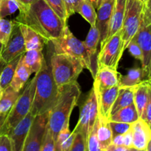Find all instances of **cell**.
I'll use <instances>...</instances> for the list:
<instances>
[{
  "label": "cell",
  "instance_id": "1",
  "mask_svg": "<svg viewBox=\"0 0 151 151\" xmlns=\"http://www.w3.org/2000/svg\"><path fill=\"white\" fill-rule=\"evenodd\" d=\"M19 11L15 20L32 28L47 41L59 38L67 26L44 0H36L27 5L20 3Z\"/></svg>",
  "mask_w": 151,
  "mask_h": 151
},
{
  "label": "cell",
  "instance_id": "2",
  "mask_svg": "<svg viewBox=\"0 0 151 151\" xmlns=\"http://www.w3.org/2000/svg\"><path fill=\"white\" fill-rule=\"evenodd\" d=\"M47 54L41 68L36 73V91L31 113L34 115L50 111L56 105L59 96V90L52 72L50 57L53 46L51 41L46 44Z\"/></svg>",
  "mask_w": 151,
  "mask_h": 151
},
{
  "label": "cell",
  "instance_id": "3",
  "mask_svg": "<svg viewBox=\"0 0 151 151\" xmlns=\"http://www.w3.org/2000/svg\"><path fill=\"white\" fill-rule=\"evenodd\" d=\"M56 105L50 111L48 125L53 132L55 141L61 130L70 125V117L81 95V88L76 82L60 88Z\"/></svg>",
  "mask_w": 151,
  "mask_h": 151
},
{
  "label": "cell",
  "instance_id": "4",
  "mask_svg": "<svg viewBox=\"0 0 151 151\" xmlns=\"http://www.w3.org/2000/svg\"><path fill=\"white\" fill-rule=\"evenodd\" d=\"M53 78L59 88L64 86L76 82L80 73L85 68L80 59L65 53L53 51L50 57Z\"/></svg>",
  "mask_w": 151,
  "mask_h": 151
},
{
  "label": "cell",
  "instance_id": "5",
  "mask_svg": "<svg viewBox=\"0 0 151 151\" xmlns=\"http://www.w3.org/2000/svg\"><path fill=\"white\" fill-rule=\"evenodd\" d=\"M53 50L56 53H65L80 59L84 63L86 69H88L94 78L96 71L92 64L90 55L86 49L84 41H80L72 33L68 25L59 38L52 40Z\"/></svg>",
  "mask_w": 151,
  "mask_h": 151
},
{
  "label": "cell",
  "instance_id": "6",
  "mask_svg": "<svg viewBox=\"0 0 151 151\" xmlns=\"http://www.w3.org/2000/svg\"><path fill=\"white\" fill-rule=\"evenodd\" d=\"M36 91V75L32 80L26 83L22 93H21L10 111L4 124L1 134H7L22 119L31 111Z\"/></svg>",
  "mask_w": 151,
  "mask_h": 151
},
{
  "label": "cell",
  "instance_id": "7",
  "mask_svg": "<svg viewBox=\"0 0 151 151\" xmlns=\"http://www.w3.org/2000/svg\"><path fill=\"white\" fill-rule=\"evenodd\" d=\"M144 5V4L140 0H127L125 13L121 29L125 50L130 41L142 27Z\"/></svg>",
  "mask_w": 151,
  "mask_h": 151
},
{
  "label": "cell",
  "instance_id": "8",
  "mask_svg": "<svg viewBox=\"0 0 151 151\" xmlns=\"http://www.w3.org/2000/svg\"><path fill=\"white\" fill-rule=\"evenodd\" d=\"M100 48L96 60L97 68L107 66L114 69H118L119 60L125 50L121 30L118 31L107 39Z\"/></svg>",
  "mask_w": 151,
  "mask_h": 151
},
{
  "label": "cell",
  "instance_id": "9",
  "mask_svg": "<svg viewBox=\"0 0 151 151\" xmlns=\"http://www.w3.org/2000/svg\"><path fill=\"white\" fill-rule=\"evenodd\" d=\"M99 116L97 97L94 88H92L87 98L80 109L79 119L74 128L73 131L81 133L87 142L89 134L90 133Z\"/></svg>",
  "mask_w": 151,
  "mask_h": 151
},
{
  "label": "cell",
  "instance_id": "10",
  "mask_svg": "<svg viewBox=\"0 0 151 151\" xmlns=\"http://www.w3.org/2000/svg\"><path fill=\"white\" fill-rule=\"evenodd\" d=\"M50 111L35 116L22 151H40L43 137L48 125Z\"/></svg>",
  "mask_w": 151,
  "mask_h": 151
},
{
  "label": "cell",
  "instance_id": "11",
  "mask_svg": "<svg viewBox=\"0 0 151 151\" xmlns=\"http://www.w3.org/2000/svg\"><path fill=\"white\" fill-rule=\"evenodd\" d=\"M26 52L25 40L20 29V25L16 20L13 21V30L8 41L3 45L1 50V63L3 65Z\"/></svg>",
  "mask_w": 151,
  "mask_h": 151
},
{
  "label": "cell",
  "instance_id": "12",
  "mask_svg": "<svg viewBox=\"0 0 151 151\" xmlns=\"http://www.w3.org/2000/svg\"><path fill=\"white\" fill-rule=\"evenodd\" d=\"M93 87L97 97L99 115L108 119L110 116L111 109L118 95L120 86L107 88H98L95 85H93Z\"/></svg>",
  "mask_w": 151,
  "mask_h": 151
},
{
  "label": "cell",
  "instance_id": "13",
  "mask_svg": "<svg viewBox=\"0 0 151 151\" xmlns=\"http://www.w3.org/2000/svg\"><path fill=\"white\" fill-rule=\"evenodd\" d=\"M115 1V0H103L101 5L97 9L96 24L100 34V47L105 44L107 36Z\"/></svg>",
  "mask_w": 151,
  "mask_h": 151
},
{
  "label": "cell",
  "instance_id": "14",
  "mask_svg": "<svg viewBox=\"0 0 151 151\" xmlns=\"http://www.w3.org/2000/svg\"><path fill=\"white\" fill-rule=\"evenodd\" d=\"M34 117L35 116L30 111L28 115L7 134L11 139L13 151H22L23 150L27 136Z\"/></svg>",
  "mask_w": 151,
  "mask_h": 151
},
{
  "label": "cell",
  "instance_id": "15",
  "mask_svg": "<svg viewBox=\"0 0 151 151\" xmlns=\"http://www.w3.org/2000/svg\"><path fill=\"white\" fill-rule=\"evenodd\" d=\"M133 39H134L140 46L143 52L142 69L143 70L144 76L147 77L148 67L151 60V24L141 27Z\"/></svg>",
  "mask_w": 151,
  "mask_h": 151
},
{
  "label": "cell",
  "instance_id": "16",
  "mask_svg": "<svg viewBox=\"0 0 151 151\" xmlns=\"http://www.w3.org/2000/svg\"><path fill=\"white\" fill-rule=\"evenodd\" d=\"M131 131L133 133V147L136 150H146L148 142L151 139L150 125L139 118L131 124Z\"/></svg>",
  "mask_w": 151,
  "mask_h": 151
},
{
  "label": "cell",
  "instance_id": "17",
  "mask_svg": "<svg viewBox=\"0 0 151 151\" xmlns=\"http://www.w3.org/2000/svg\"><path fill=\"white\" fill-rule=\"evenodd\" d=\"M121 75L117 69L107 66H102L96 69L93 85L100 88H107L115 86H120Z\"/></svg>",
  "mask_w": 151,
  "mask_h": 151
},
{
  "label": "cell",
  "instance_id": "18",
  "mask_svg": "<svg viewBox=\"0 0 151 151\" xmlns=\"http://www.w3.org/2000/svg\"><path fill=\"white\" fill-rule=\"evenodd\" d=\"M19 25L25 40L26 51L30 50H38L42 51L44 45H46L48 41H47L45 38H43L41 35L30 27L21 23H19Z\"/></svg>",
  "mask_w": 151,
  "mask_h": 151
},
{
  "label": "cell",
  "instance_id": "19",
  "mask_svg": "<svg viewBox=\"0 0 151 151\" xmlns=\"http://www.w3.org/2000/svg\"><path fill=\"white\" fill-rule=\"evenodd\" d=\"M126 2H127V0H115V1L113 11L111 16L109 30H108L106 40L114 35L115 32L121 29L124 13H125Z\"/></svg>",
  "mask_w": 151,
  "mask_h": 151
},
{
  "label": "cell",
  "instance_id": "20",
  "mask_svg": "<svg viewBox=\"0 0 151 151\" xmlns=\"http://www.w3.org/2000/svg\"><path fill=\"white\" fill-rule=\"evenodd\" d=\"M150 88L147 79L143 80L138 85L135 86L134 104L137 109L139 117H142L145 110L148 99H149Z\"/></svg>",
  "mask_w": 151,
  "mask_h": 151
},
{
  "label": "cell",
  "instance_id": "21",
  "mask_svg": "<svg viewBox=\"0 0 151 151\" xmlns=\"http://www.w3.org/2000/svg\"><path fill=\"white\" fill-rule=\"evenodd\" d=\"M84 44L89 55H90L93 68L96 71V69H97L96 52H97L98 46L99 44H100V34H99V31L96 27V24L91 26L88 34L86 37L85 41H84Z\"/></svg>",
  "mask_w": 151,
  "mask_h": 151
},
{
  "label": "cell",
  "instance_id": "22",
  "mask_svg": "<svg viewBox=\"0 0 151 151\" xmlns=\"http://www.w3.org/2000/svg\"><path fill=\"white\" fill-rule=\"evenodd\" d=\"M98 119H99V124H98L97 135L101 150L107 151L108 147L112 144V131L110 126L109 120L99 115V114Z\"/></svg>",
  "mask_w": 151,
  "mask_h": 151
},
{
  "label": "cell",
  "instance_id": "23",
  "mask_svg": "<svg viewBox=\"0 0 151 151\" xmlns=\"http://www.w3.org/2000/svg\"><path fill=\"white\" fill-rule=\"evenodd\" d=\"M32 73L33 72L31 71V69L24 63L23 56H22L18 63L16 71H15L14 76H13L12 82L10 83V86L16 91H21V90L24 88L25 85L27 83Z\"/></svg>",
  "mask_w": 151,
  "mask_h": 151
},
{
  "label": "cell",
  "instance_id": "24",
  "mask_svg": "<svg viewBox=\"0 0 151 151\" xmlns=\"http://www.w3.org/2000/svg\"><path fill=\"white\" fill-rule=\"evenodd\" d=\"M139 114L134 103L130 106L122 108L110 115L108 120L114 122H124V123L132 124L139 119Z\"/></svg>",
  "mask_w": 151,
  "mask_h": 151
},
{
  "label": "cell",
  "instance_id": "25",
  "mask_svg": "<svg viewBox=\"0 0 151 151\" xmlns=\"http://www.w3.org/2000/svg\"><path fill=\"white\" fill-rule=\"evenodd\" d=\"M135 86L121 87L120 86L118 95L111 109V114L116 112L119 109L130 106L134 103Z\"/></svg>",
  "mask_w": 151,
  "mask_h": 151
},
{
  "label": "cell",
  "instance_id": "26",
  "mask_svg": "<svg viewBox=\"0 0 151 151\" xmlns=\"http://www.w3.org/2000/svg\"><path fill=\"white\" fill-rule=\"evenodd\" d=\"M23 55L24 54L17 56L12 60H10L9 63H7V64L4 65L2 71L0 72V86H1V91H4L9 86H10L18 63Z\"/></svg>",
  "mask_w": 151,
  "mask_h": 151
},
{
  "label": "cell",
  "instance_id": "27",
  "mask_svg": "<svg viewBox=\"0 0 151 151\" xmlns=\"http://www.w3.org/2000/svg\"><path fill=\"white\" fill-rule=\"evenodd\" d=\"M44 56L41 50H30L25 52L23 55V61L33 72L37 73L41 68Z\"/></svg>",
  "mask_w": 151,
  "mask_h": 151
},
{
  "label": "cell",
  "instance_id": "28",
  "mask_svg": "<svg viewBox=\"0 0 151 151\" xmlns=\"http://www.w3.org/2000/svg\"><path fill=\"white\" fill-rule=\"evenodd\" d=\"M20 94V91L14 90L10 86L1 91L0 94V113H8Z\"/></svg>",
  "mask_w": 151,
  "mask_h": 151
},
{
  "label": "cell",
  "instance_id": "29",
  "mask_svg": "<svg viewBox=\"0 0 151 151\" xmlns=\"http://www.w3.org/2000/svg\"><path fill=\"white\" fill-rule=\"evenodd\" d=\"M144 78L142 68H133L127 71L124 76L121 77L120 86L132 87L138 85Z\"/></svg>",
  "mask_w": 151,
  "mask_h": 151
},
{
  "label": "cell",
  "instance_id": "30",
  "mask_svg": "<svg viewBox=\"0 0 151 151\" xmlns=\"http://www.w3.org/2000/svg\"><path fill=\"white\" fill-rule=\"evenodd\" d=\"M77 13H79L90 24V26H93L96 24L97 13L96 9L94 8L93 4L87 0H83L78 7Z\"/></svg>",
  "mask_w": 151,
  "mask_h": 151
},
{
  "label": "cell",
  "instance_id": "31",
  "mask_svg": "<svg viewBox=\"0 0 151 151\" xmlns=\"http://www.w3.org/2000/svg\"><path fill=\"white\" fill-rule=\"evenodd\" d=\"M20 3L17 0H0V18L13 14L19 10Z\"/></svg>",
  "mask_w": 151,
  "mask_h": 151
},
{
  "label": "cell",
  "instance_id": "32",
  "mask_svg": "<svg viewBox=\"0 0 151 151\" xmlns=\"http://www.w3.org/2000/svg\"><path fill=\"white\" fill-rule=\"evenodd\" d=\"M44 1L50 6V8L59 16V18L67 24L69 16L67 13L64 0H44Z\"/></svg>",
  "mask_w": 151,
  "mask_h": 151
},
{
  "label": "cell",
  "instance_id": "33",
  "mask_svg": "<svg viewBox=\"0 0 151 151\" xmlns=\"http://www.w3.org/2000/svg\"><path fill=\"white\" fill-rule=\"evenodd\" d=\"M13 22L5 18H0V43L3 45L8 41L13 30Z\"/></svg>",
  "mask_w": 151,
  "mask_h": 151
},
{
  "label": "cell",
  "instance_id": "34",
  "mask_svg": "<svg viewBox=\"0 0 151 151\" xmlns=\"http://www.w3.org/2000/svg\"><path fill=\"white\" fill-rule=\"evenodd\" d=\"M98 124H99V119L97 118L96 123L93 127L90 133L89 134L88 138H87V151H102L101 150L100 145H99V139H98L97 129Z\"/></svg>",
  "mask_w": 151,
  "mask_h": 151
},
{
  "label": "cell",
  "instance_id": "35",
  "mask_svg": "<svg viewBox=\"0 0 151 151\" xmlns=\"http://www.w3.org/2000/svg\"><path fill=\"white\" fill-rule=\"evenodd\" d=\"M40 151H56V142L53 132L47 125L41 143Z\"/></svg>",
  "mask_w": 151,
  "mask_h": 151
},
{
  "label": "cell",
  "instance_id": "36",
  "mask_svg": "<svg viewBox=\"0 0 151 151\" xmlns=\"http://www.w3.org/2000/svg\"><path fill=\"white\" fill-rule=\"evenodd\" d=\"M110 126L112 131L113 137L117 135H124L131 128V124L124 123V122H114L110 121Z\"/></svg>",
  "mask_w": 151,
  "mask_h": 151
},
{
  "label": "cell",
  "instance_id": "37",
  "mask_svg": "<svg viewBox=\"0 0 151 151\" xmlns=\"http://www.w3.org/2000/svg\"><path fill=\"white\" fill-rule=\"evenodd\" d=\"M70 151H87V141L81 133H76Z\"/></svg>",
  "mask_w": 151,
  "mask_h": 151
},
{
  "label": "cell",
  "instance_id": "38",
  "mask_svg": "<svg viewBox=\"0 0 151 151\" xmlns=\"http://www.w3.org/2000/svg\"><path fill=\"white\" fill-rule=\"evenodd\" d=\"M127 49L133 58L140 60L141 63H142V60H143V52H142L140 46L138 44V43L134 39H132L130 41V43L127 45Z\"/></svg>",
  "mask_w": 151,
  "mask_h": 151
},
{
  "label": "cell",
  "instance_id": "39",
  "mask_svg": "<svg viewBox=\"0 0 151 151\" xmlns=\"http://www.w3.org/2000/svg\"><path fill=\"white\" fill-rule=\"evenodd\" d=\"M71 134H72V132L70 131L69 125H67L66 126H65L61 130L60 132L58 134L57 137H56V141H55V142H56V151H59V147L62 145V143L65 139H67L71 135Z\"/></svg>",
  "mask_w": 151,
  "mask_h": 151
},
{
  "label": "cell",
  "instance_id": "40",
  "mask_svg": "<svg viewBox=\"0 0 151 151\" xmlns=\"http://www.w3.org/2000/svg\"><path fill=\"white\" fill-rule=\"evenodd\" d=\"M82 1L83 0H64L67 13L69 17L74 13H77L78 7Z\"/></svg>",
  "mask_w": 151,
  "mask_h": 151
},
{
  "label": "cell",
  "instance_id": "41",
  "mask_svg": "<svg viewBox=\"0 0 151 151\" xmlns=\"http://www.w3.org/2000/svg\"><path fill=\"white\" fill-rule=\"evenodd\" d=\"M147 81L150 88L149 99H148L147 104L146 108H145V110L144 111L143 115H142V116L141 118L143 119L144 121H146L151 126V81L150 79H147Z\"/></svg>",
  "mask_w": 151,
  "mask_h": 151
},
{
  "label": "cell",
  "instance_id": "42",
  "mask_svg": "<svg viewBox=\"0 0 151 151\" xmlns=\"http://www.w3.org/2000/svg\"><path fill=\"white\" fill-rule=\"evenodd\" d=\"M0 151H13L12 142L8 134H0Z\"/></svg>",
  "mask_w": 151,
  "mask_h": 151
},
{
  "label": "cell",
  "instance_id": "43",
  "mask_svg": "<svg viewBox=\"0 0 151 151\" xmlns=\"http://www.w3.org/2000/svg\"><path fill=\"white\" fill-rule=\"evenodd\" d=\"M151 24V0H148L144 5L143 22L142 27Z\"/></svg>",
  "mask_w": 151,
  "mask_h": 151
},
{
  "label": "cell",
  "instance_id": "44",
  "mask_svg": "<svg viewBox=\"0 0 151 151\" xmlns=\"http://www.w3.org/2000/svg\"><path fill=\"white\" fill-rule=\"evenodd\" d=\"M75 134L76 133L73 131L71 135L62 143V145L59 147V151H70L71 146L73 145V142Z\"/></svg>",
  "mask_w": 151,
  "mask_h": 151
},
{
  "label": "cell",
  "instance_id": "45",
  "mask_svg": "<svg viewBox=\"0 0 151 151\" xmlns=\"http://www.w3.org/2000/svg\"><path fill=\"white\" fill-rule=\"evenodd\" d=\"M133 133H132L131 128H130V130H129L126 134H124V146L129 147V148H133Z\"/></svg>",
  "mask_w": 151,
  "mask_h": 151
},
{
  "label": "cell",
  "instance_id": "46",
  "mask_svg": "<svg viewBox=\"0 0 151 151\" xmlns=\"http://www.w3.org/2000/svg\"><path fill=\"white\" fill-rule=\"evenodd\" d=\"M130 150H136L134 148H129V147H125V146H115L111 144L108 147L107 151H130Z\"/></svg>",
  "mask_w": 151,
  "mask_h": 151
},
{
  "label": "cell",
  "instance_id": "47",
  "mask_svg": "<svg viewBox=\"0 0 151 151\" xmlns=\"http://www.w3.org/2000/svg\"><path fill=\"white\" fill-rule=\"evenodd\" d=\"M112 145L115 146L124 145V135H117L113 137Z\"/></svg>",
  "mask_w": 151,
  "mask_h": 151
},
{
  "label": "cell",
  "instance_id": "48",
  "mask_svg": "<svg viewBox=\"0 0 151 151\" xmlns=\"http://www.w3.org/2000/svg\"><path fill=\"white\" fill-rule=\"evenodd\" d=\"M7 114H8V113H0V134H1V130L4 126L6 119H7Z\"/></svg>",
  "mask_w": 151,
  "mask_h": 151
},
{
  "label": "cell",
  "instance_id": "49",
  "mask_svg": "<svg viewBox=\"0 0 151 151\" xmlns=\"http://www.w3.org/2000/svg\"><path fill=\"white\" fill-rule=\"evenodd\" d=\"M87 1H90V2L93 4L94 8L96 9V10H97L99 7V6L101 5L102 1H103V0H87Z\"/></svg>",
  "mask_w": 151,
  "mask_h": 151
},
{
  "label": "cell",
  "instance_id": "50",
  "mask_svg": "<svg viewBox=\"0 0 151 151\" xmlns=\"http://www.w3.org/2000/svg\"><path fill=\"white\" fill-rule=\"evenodd\" d=\"M19 3H21L22 4H24V5H27V4H31V3L33 2L36 0H17Z\"/></svg>",
  "mask_w": 151,
  "mask_h": 151
},
{
  "label": "cell",
  "instance_id": "51",
  "mask_svg": "<svg viewBox=\"0 0 151 151\" xmlns=\"http://www.w3.org/2000/svg\"><path fill=\"white\" fill-rule=\"evenodd\" d=\"M147 79H150L151 81V60L150 62L149 67H148V72H147Z\"/></svg>",
  "mask_w": 151,
  "mask_h": 151
},
{
  "label": "cell",
  "instance_id": "52",
  "mask_svg": "<svg viewBox=\"0 0 151 151\" xmlns=\"http://www.w3.org/2000/svg\"><path fill=\"white\" fill-rule=\"evenodd\" d=\"M146 151H151V139H150V140L149 141V142H148L147 146Z\"/></svg>",
  "mask_w": 151,
  "mask_h": 151
},
{
  "label": "cell",
  "instance_id": "53",
  "mask_svg": "<svg viewBox=\"0 0 151 151\" xmlns=\"http://www.w3.org/2000/svg\"><path fill=\"white\" fill-rule=\"evenodd\" d=\"M3 44L0 43V64L1 63V50H2Z\"/></svg>",
  "mask_w": 151,
  "mask_h": 151
},
{
  "label": "cell",
  "instance_id": "54",
  "mask_svg": "<svg viewBox=\"0 0 151 151\" xmlns=\"http://www.w3.org/2000/svg\"><path fill=\"white\" fill-rule=\"evenodd\" d=\"M140 1H142V2H143L144 4H145V3H146L147 1H148V0H140Z\"/></svg>",
  "mask_w": 151,
  "mask_h": 151
},
{
  "label": "cell",
  "instance_id": "55",
  "mask_svg": "<svg viewBox=\"0 0 151 151\" xmlns=\"http://www.w3.org/2000/svg\"><path fill=\"white\" fill-rule=\"evenodd\" d=\"M1 91H1V86H0V94H1Z\"/></svg>",
  "mask_w": 151,
  "mask_h": 151
},
{
  "label": "cell",
  "instance_id": "56",
  "mask_svg": "<svg viewBox=\"0 0 151 151\" xmlns=\"http://www.w3.org/2000/svg\"><path fill=\"white\" fill-rule=\"evenodd\" d=\"M150 128H151V126H150Z\"/></svg>",
  "mask_w": 151,
  "mask_h": 151
}]
</instances>
